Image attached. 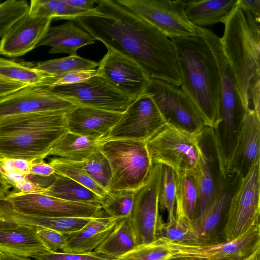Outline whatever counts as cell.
Instances as JSON below:
<instances>
[{"mask_svg": "<svg viewBox=\"0 0 260 260\" xmlns=\"http://www.w3.org/2000/svg\"><path fill=\"white\" fill-rule=\"evenodd\" d=\"M99 63L77 55L37 63L34 68L49 76H55L75 71L95 70Z\"/></svg>", "mask_w": 260, "mask_h": 260, "instance_id": "cell-34", "label": "cell"}, {"mask_svg": "<svg viewBox=\"0 0 260 260\" xmlns=\"http://www.w3.org/2000/svg\"><path fill=\"white\" fill-rule=\"evenodd\" d=\"M96 69L72 71L58 76H48L41 84L55 87L75 84L96 75Z\"/></svg>", "mask_w": 260, "mask_h": 260, "instance_id": "cell-41", "label": "cell"}, {"mask_svg": "<svg viewBox=\"0 0 260 260\" xmlns=\"http://www.w3.org/2000/svg\"><path fill=\"white\" fill-rule=\"evenodd\" d=\"M65 113L44 112L0 118V156L43 160L68 129Z\"/></svg>", "mask_w": 260, "mask_h": 260, "instance_id": "cell-4", "label": "cell"}, {"mask_svg": "<svg viewBox=\"0 0 260 260\" xmlns=\"http://www.w3.org/2000/svg\"><path fill=\"white\" fill-rule=\"evenodd\" d=\"M49 163L54 168L55 173L70 178L90 189L100 197H103L107 192L91 179L83 169L81 162L56 157L51 158Z\"/></svg>", "mask_w": 260, "mask_h": 260, "instance_id": "cell-35", "label": "cell"}, {"mask_svg": "<svg viewBox=\"0 0 260 260\" xmlns=\"http://www.w3.org/2000/svg\"><path fill=\"white\" fill-rule=\"evenodd\" d=\"M186 219H174L164 223L158 232V238H162L168 242L182 245H197V236Z\"/></svg>", "mask_w": 260, "mask_h": 260, "instance_id": "cell-37", "label": "cell"}, {"mask_svg": "<svg viewBox=\"0 0 260 260\" xmlns=\"http://www.w3.org/2000/svg\"><path fill=\"white\" fill-rule=\"evenodd\" d=\"M177 254L171 243L162 238L138 245L122 256L114 260H170Z\"/></svg>", "mask_w": 260, "mask_h": 260, "instance_id": "cell-33", "label": "cell"}, {"mask_svg": "<svg viewBox=\"0 0 260 260\" xmlns=\"http://www.w3.org/2000/svg\"><path fill=\"white\" fill-rule=\"evenodd\" d=\"M36 260H112L94 252L88 253L46 252L35 255Z\"/></svg>", "mask_w": 260, "mask_h": 260, "instance_id": "cell-42", "label": "cell"}, {"mask_svg": "<svg viewBox=\"0 0 260 260\" xmlns=\"http://www.w3.org/2000/svg\"><path fill=\"white\" fill-rule=\"evenodd\" d=\"M0 260H32L29 257L0 252Z\"/></svg>", "mask_w": 260, "mask_h": 260, "instance_id": "cell-51", "label": "cell"}, {"mask_svg": "<svg viewBox=\"0 0 260 260\" xmlns=\"http://www.w3.org/2000/svg\"><path fill=\"white\" fill-rule=\"evenodd\" d=\"M197 200L198 191L193 175L176 174L175 219L192 220Z\"/></svg>", "mask_w": 260, "mask_h": 260, "instance_id": "cell-30", "label": "cell"}, {"mask_svg": "<svg viewBox=\"0 0 260 260\" xmlns=\"http://www.w3.org/2000/svg\"><path fill=\"white\" fill-rule=\"evenodd\" d=\"M89 11L76 8L64 0H32L28 13L32 16L74 20Z\"/></svg>", "mask_w": 260, "mask_h": 260, "instance_id": "cell-31", "label": "cell"}, {"mask_svg": "<svg viewBox=\"0 0 260 260\" xmlns=\"http://www.w3.org/2000/svg\"><path fill=\"white\" fill-rule=\"evenodd\" d=\"M55 173L53 167L44 160L33 161L30 171V175L41 177H49Z\"/></svg>", "mask_w": 260, "mask_h": 260, "instance_id": "cell-45", "label": "cell"}, {"mask_svg": "<svg viewBox=\"0 0 260 260\" xmlns=\"http://www.w3.org/2000/svg\"><path fill=\"white\" fill-rule=\"evenodd\" d=\"M106 48L107 52L99 63L96 75L135 99L142 94L149 79L141 67L131 58Z\"/></svg>", "mask_w": 260, "mask_h": 260, "instance_id": "cell-17", "label": "cell"}, {"mask_svg": "<svg viewBox=\"0 0 260 260\" xmlns=\"http://www.w3.org/2000/svg\"><path fill=\"white\" fill-rule=\"evenodd\" d=\"M74 20L95 40L136 61L149 79L181 86L174 46L170 38L117 0H98Z\"/></svg>", "mask_w": 260, "mask_h": 260, "instance_id": "cell-1", "label": "cell"}, {"mask_svg": "<svg viewBox=\"0 0 260 260\" xmlns=\"http://www.w3.org/2000/svg\"><path fill=\"white\" fill-rule=\"evenodd\" d=\"M52 19L32 16L27 12L1 37L0 54L21 56L37 47L49 28Z\"/></svg>", "mask_w": 260, "mask_h": 260, "instance_id": "cell-19", "label": "cell"}, {"mask_svg": "<svg viewBox=\"0 0 260 260\" xmlns=\"http://www.w3.org/2000/svg\"><path fill=\"white\" fill-rule=\"evenodd\" d=\"M28 3L24 0H7L0 3V37L28 11Z\"/></svg>", "mask_w": 260, "mask_h": 260, "instance_id": "cell-40", "label": "cell"}, {"mask_svg": "<svg viewBox=\"0 0 260 260\" xmlns=\"http://www.w3.org/2000/svg\"><path fill=\"white\" fill-rule=\"evenodd\" d=\"M260 163L242 178L233 195L222 231L223 241L235 239L254 225H259Z\"/></svg>", "mask_w": 260, "mask_h": 260, "instance_id": "cell-7", "label": "cell"}, {"mask_svg": "<svg viewBox=\"0 0 260 260\" xmlns=\"http://www.w3.org/2000/svg\"><path fill=\"white\" fill-rule=\"evenodd\" d=\"M51 252L37 228L0 220V252L26 257Z\"/></svg>", "mask_w": 260, "mask_h": 260, "instance_id": "cell-22", "label": "cell"}, {"mask_svg": "<svg viewBox=\"0 0 260 260\" xmlns=\"http://www.w3.org/2000/svg\"><path fill=\"white\" fill-rule=\"evenodd\" d=\"M260 250L257 251L246 260H260Z\"/></svg>", "mask_w": 260, "mask_h": 260, "instance_id": "cell-53", "label": "cell"}, {"mask_svg": "<svg viewBox=\"0 0 260 260\" xmlns=\"http://www.w3.org/2000/svg\"><path fill=\"white\" fill-rule=\"evenodd\" d=\"M81 164L91 179L107 191L112 176L111 170L108 159L99 148Z\"/></svg>", "mask_w": 260, "mask_h": 260, "instance_id": "cell-38", "label": "cell"}, {"mask_svg": "<svg viewBox=\"0 0 260 260\" xmlns=\"http://www.w3.org/2000/svg\"><path fill=\"white\" fill-rule=\"evenodd\" d=\"M242 178L236 172L226 170L212 201L198 216L190 220V225L198 238L197 245H212L223 241L222 231L225 216Z\"/></svg>", "mask_w": 260, "mask_h": 260, "instance_id": "cell-15", "label": "cell"}, {"mask_svg": "<svg viewBox=\"0 0 260 260\" xmlns=\"http://www.w3.org/2000/svg\"><path fill=\"white\" fill-rule=\"evenodd\" d=\"M64 1L76 8L87 11L92 10L93 5L96 2L95 0H64Z\"/></svg>", "mask_w": 260, "mask_h": 260, "instance_id": "cell-49", "label": "cell"}, {"mask_svg": "<svg viewBox=\"0 0 260 260\" xmlns=\"http://www.w3.org/2000/svg\"><path fill=\"white\" fill-rule=\"evenodd\" d=\"M166 123L152 96L143 93L128 106L118 123L102 142L132 140L147 142Z\"/></svg>", "mask_w": 260, "mask_h": 260, "instance_id": "cell-14", "label": "cell"}, {"mask_svg": "<svg viewBox=\"0 0 260 260\" xmlns=\"http://www.w3.org/2000/svg\"><path fill=\"white\" fill-rule=\"evenodd\" d=\"M99 149L108 159L112 176L107 191H136L145 182L153 166L146 142L111 140L99 143Z\"/></svg>", "mask_w": 260, "mask_h": 260, "instance_id": "cell-5", "label": "cell"}, {"mask_svg": "<svg viewBox=\"0 0 260 260\" xmlns=\"http://www.w3.org/2000/svg\"><path fill=\"white\" fill-rule=\"evenodd\" d=\"M49 88L56 95L78 106L120 113H123L135 100L96 75L77 83Z\"/></svg>", "mask_w": 260, "mask_h": 260, "instance_id": "cell-11", "label": "cell"}, {"mask_svg": "<svg viewBox=\"0 0 260 260\" xmlns=\"http://www.w3.org/2000/svg\"><path fill=\"white\" fill-rule=\"evenodd\" d=\"M170 260H210L208 258L191 256H175Z\"/></svg>", "mask_w": 260, "mask_h": 260, "instance_id": "cell-52", "label": "cell"}, {"mask_svg": "<svg viewBox=\"0 0 260 260\" xmlns=\"http://www.w3.org/2000/svg\"><path fill=\"white\" fill-rule=\"evenodd\" d=\"M223 23L221 42L242 103L260 115L259 22L237 4Z\"/></svg>", "mask_w": 260, "mask_h": 260, "instance_id": "cell-3", "label": "cell"}, {"mask_svg": "<svg viewBox=\"0 0 260 260\" xmlns=\"http://www.w3.org/2000/svg\"><path fill=\"white\" fill-rule=\"evenodd\" d=\"M135 193L130 190L107 191L101 197L100 205L110 217L118 220L128 218L132 210Z\"/></svg>", "mask_w": 260, "mask_h": 260, "instance_id": "cell-36", "label": "cell"}, {"mask_svg": "<svg viewBox=\"0 0 260 260\" xmlns=\"http://www.w3.org/2000/svg\"><path fill=\"white\" fill-rule=\"evenodd\" d=\"M176 53L181 88L197 109L205 126L219 121L221 79L215 58L203 36L170 38Z\"/></svg>", "mask_w": 260, "mask_h": 260, "instance_id": "cell-2", "label": "cell"}, {"mask_svg": "<svg viewBox=\"0 0 260 260\" xmlns=\"http://www.w3.org/2000/svg\"><path fill=\"white\" fill-rule=\"evenodd\" d=\"M95 39L89 33L79 28L72 22L49 27L38 44L51 46L49 53H64L76 55L77 50L84 46L94 43Z\"/></svg>", "mask_w": 260, "mask_h": 260, "instance_id": "cell-25", "label": "cell"}, {"mask_svg": "<svg viewBox=\"0 0 260 260\" xmlns=\"http://www.w3.org/2000/svg\"><path fill=\"white\" fill-rule=\"evenodd\" d=\"M26 85L0 78V99L9 95Z\"/></svg>", "mask_w": 260, "mask_h": 260, "instance_id": "cell-47", "label": "cell"}, {"mask_svg": "<svg viewBox=\"0 0 260 260\" xmlns=\"http://www.w3.org/2000/svg\"><path fill=\"white\" fill-rule=\"evenodd\" d=\"M170 243L177 251L175 256H196L210 260H246L260 250V224L252 226L235 239L215 244L190 245Z\"/></svg>", "mask_w": 260, "mask_h": 260, "instance_id": "cell-18", "label": "cell"}, {"mask_svg": "<svg viewBox=\"0 0 260 260\" xmlns=\"http://www.w3.org/2000/svg\"><path fill=\"white\" fill-rule=\"evenodd\" d=\"M92 218L45 217L25 215L13 210L5 201H0V220L19 225L51 229L64 234L79 231Z\"/></svg>", "mask_w": 260, "mask_h": 260, "instance_id": "cell-24", "label": "cell"}, {"mask_svg": "<svg viewBox=\"0 0 260 260\" xmlns=\"http://www.w3.org/2000/svg\"><path fill=\"white\" fill-rule=\"evenodd\" d=\"M55 179L41 193L66 201L101 205V197L93 191L70 178L55 173Z\"/></svg>", "mask_w": 260, "mask_h": 260, "instance_id": "cell-29", "label": "cell"}, {"mask_svg": "<svg viewBox=\"0 0 260 260\" xmlns=\"http://www.w3.org/2000/svg\"><path fill=\"white\" fill-rule=\"evenodd\" d=\"M117 1L169 38L197 34L185 14L184 0Z\"/></svg>", "mask_w": 260, "mask_h": 260, "instance_id": "cell-12", "label": "cell"}, {"mask_svg": "<svg viewBox=\"0 0 260 260\" xmlns=\"http://www.w3.org/2000/svg\"><path fill=\"white\" fill-rule=\"evenodd\" d=\"M198 166L193 174L198 191L194 218L198 216L212 201L226 171L213 129L205 126L198 134Z\"/></svg>", "mask_w": 260, "mask_h": 260, "instance_id": "cell-10", "label": "cell"}, {"mask_svg": "<svg viewBox=\"0 0 260 260\" xmlns=\"http://www.w3.org/2000/svg\"><path fill=\"white\" fill-rule=\"evenodd\" d=\"M238 5L240 7L249 11L260 22L259 0H238Z\"/></svg>", "mask_w": 260, "mask_h": 260, "instance_id": "cell-48", "label": "cell"}, {"mask_svg": "<svg viewBox=\"0 0 260 260\" xmlns=\"http://www.w3.org/2000/svg\"><path fill=\"white\" fill-rule=\"evenodd\" d=\"M2 156H0V158ZM12 186L7 182L2 172L0 171V199L4 198L8 194L9 189Z\"/></svg>", "mask_w": 260, "mask_h": 260, "instance_id": "cell-50", "label": "cell"}, {"mask_svg": "<svg viewBox=\"0 0 260 260\" xmlns=\"http://www.w3.org/2000/svg\"><path fill=\"white\" fill-rule=\"evenodd\" d=\"M2 199L17 212L35 216L94 218L104 212L101 205L73 202L39 193L16 191Z\"/></svg>", "mask_w": 260, "mask_h": 260, "instance_id": "cell-13", "label": "cell"}, {"mask_svg": "<svg viewBox=\"0 0 260 260\" xmlns=\"http://www.w3.org/2000/svg\"><path fill=\"white\" fill-rule=\"evenodd\" d=\"M163 165L154 164L145 182L135 193L132 210L128 218L138 245L158 238L164 223L159 213V195Z\"/></svg>", "mask_w": 260, "mask_h": 260, "instance_id": "cell-8", "label": "cell"}, {"mask_svg": "<svg viewBox=\"0 0 260 260\" xmlns=\"http://www.w3.org/2000/svg\"><path fill=\"white\" fill-rule=\"evenodd\" d=\"M260 163V115L247 110L226 170L242 178Z\"/></svg>", "mask_w": 260, "mask_h": 260, "instance_id": "cell-20", "label": "cell"}, {"mask_svg": "<svg viewBox=\"0 0 260 260\" xmlns=\"http://www.w3.org/2000/svg\"><path fill=\"white\" fill-rule=\"evenodd\" d=\"M49 76L24 64L0 57V78L26 86L41 84Z\"/></svg>", "mask_w": 260, "mask_h": 260, "instance_id": "cell-32", "label": "cell"}, {"mask_svg": "<svg viewBox=\"0 0 260 260\" xmlns=\"http://www.w3.org/2000/svg\"><path fill=\"white\" fill-rule=\"evenodd\" d=\"M122 113L78 106L65 114V119L68 132L100 143L118 123Z\"/></svg>", "mask_w": 260, "mask_h": 260, "instance_id": "cell-21", "label": "cell"}, {"mask_svg": "<svg viewBox=\"0 0 260 260\" xmlns=\"http://www.w3.org/2000/svg\"><path fill=\"white\" fill-rule=\"evenodd\" d=\"M138 245L128 218L119 220L110 235L93 251L114 260L125 255Z\"/></svg>", "mask_w": 260, "mask_h": 260, "instance_id": "cell-27", "label": "cell"}, {"mask_svg": "<svg viewBox=\"0 0 260 260\" xmlns=\"http://www.w3.org/2000/svg\"><path fill=\"white\" fill-rule=\"evenodd\" d=\"M33 161L23 159L0 158V171L3 173H14L27 175H30Z\"/></svg>", "mask_w": 260, "mask_h": 260, "instance_id": "cell-44", "label": "cell"}, {"mask_svg": "<svg viewBox=\"0 0 260 260\" xmlns=\"http://www.w3.org/2000/svg\"><path fill=\"white\" fill-rule=\"evenodd\" d=\"M12 187L24 193H41L44 187L37 183L29 180L27 178L21 179L12 185Z\"/></svg>", "mask_w": 260, "mask_h": 260, "instance_id": "cell-46", "label": "cell"}, {"mask_svg": "<svg viewBox=\"0 0 260 260\" xmlns=\"http://www.w3.org/2000/svg\"><path fill=\"white\" fill-rule=\"evenodd\" d=\"M238 4V0H184V12L196 27L224 23Z\"/></svg>", "mask_w": 260, "mask_h": 260, "instance_id": "cell-26", "label": "cell"}, {"mask_svg": "<svg viewBox=\"0 0 260 260\" xmlns=\"http://www.w3.org/2000/svg\"><path fill=\"white\" fill-rule=\"evenodd\" d=\"M77 106L53 93L48 86L41 84L28 85L0 99V118L36 112L66 113Z\"/></svg>", "mask_w": 260, "mask_h": 260, "instance_id": "cell-16", "label": "cell"}, {"mask_svg": "<svg viewBox=\"0 0 260 260\" xmlns=\"http://www.w3.org/2000/svg\"><path fill=\"white\" fill-rule=\"evenodd\" d=\"M0 3H1V1H0Z\"/></svg>", "mask_w": 260, "mask_h": 260, "instance_id": "cell-54", "label": "cell"}, {"mask_svg": "<svg viewBox=\"0 0 260 260\" xmlns=\"http://www.w3.org/2000/svg\"><path fill=\"white\" fill-rule=\"evenodd\" d=\"M119 220L108 216L104 212L92 218L82 229L67 234L63 250L66 253H88L93 252L107 238Z\"/></svg>", "mask_w": 260, "mask_h": 260, "instance_id": "cell-23", "label": "cell"}, {"mask_svg": "<svg viewBox=\"0 0 260 260\" xmlns=\"http://www.w3.org/2000/svg\"><path fill=\"white\" fill-rule=\"evenodd\" d=\"M99 142L67 132L54 144L48 156L81 162L98 149Z\"/></svg>", "mask_w": 260, "mask_h": 260, "instance_id": "cell-28", "label": "cell"}, {"mask_svg": "<svg viewBox=\"0 0 260 260\" xmlns=\"http://www.w3.org/2000/svg\"><path fill=\"white\" fill-rule=\"evenodd\" d=\"M176 194V174L170 167L163 165L161 183L159 195V206L161 211L166 210L167 222L175 218L174 207Z\"/></svg>", "mask_w": 260, "mask_h": 260, "instance_id": "cell-39", "label": "cell"}, {"mask_svg": "<svg viewBox=\"0 0 260 260\" xmlns=\"http://www.w3.org/2000/svg\"><path fill=\"white\" fill-rule=\"evenodd\" d=\"M37 233L51 252H63L67 243V234L43 228H37Z\"/></svg>", "mask_w": 260, "mask_h": 260, "instance_id": "cell-43", "label": "cell"}, {"mask_svg": "<svg viewBox=\"0 0 260 260\" xmlns=\"http://www.w3.org/2000/svg\"><path fill=\"white\" fill-rule=\"evenodd\" d=\"M198 135L166 123L146 142L152 164L168 166L175 174L193 175L198 166Z\"/></svg>", "mask_w": 260, "mask_h": 260, "instance_id": "cell-6", "label": "cell"}, {"mask_svg": "<svg viewBox=\"0 0 260 260\" xmlns=\"http://www.w3.org/2000/svg\"><path fill=\"white\" fill-rule=\"evenodd\" d=\"M144 93L150 94L167 123L193 134L205 126L194 106L180 86L149 79Z\"/></svg>", "mask_w": 260, "mask_h": 260, "instance_id": "cell-9", "label": "cell"}]
</instances>
